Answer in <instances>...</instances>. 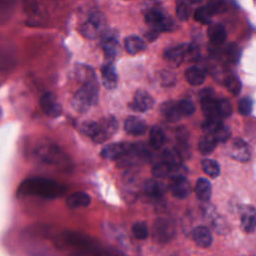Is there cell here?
Segmentation results:
<instances>
[{
    "label": "cell",
    "mask_w": 256,
    "mask_h": 256,
    "mask_svg": "<svg viewBox=\"0 0 256 256\" xmlns=\"http://www.w3.org/2000/svg\"><path fill=\"white\" fill-rule=\"evenodd\" d=\"M62 240L67 247L84 256H101L102 249L99 243L93 238L73 231H66L62 235Z\"/></svg>",
    "instance_id": "obj_1"
},
{
    "label": "cell",
    "mask_w": 256,
    "mask_h": 256,
    "mask_svg": "<svg viewBox=\"0 0 256 256\" xmlns=\"http://www.w3.org/2000/svg\"><path fill=\"white\" fill-rule=\"evenodd\" d=\"M19 191L23 194L38 195L45 198H54L64 193L65 188L60 184L43 178H32L24 181Z\"/></svg>",
    "instance_id": "obj_2"
},
{
    "label": "cell",
    "mask_w": 256,
    "mask_h": 256,
    "mask_svg": "<svg viewBox=\"0 0 256 256\" xmlns=\"http://www.w3.org/2000/svg\"><path fill=\"white\" fill-rule=\"evenodd\" d=\"M98 82L84 84L74 94L71 104L74 110L79 113L87 112L98 101L99 94Z\"/></svg>",
    "instance_id": "obj_3"
},
{
    "label": "cell",
    "mask_w": 256,
    "mask_h": 256,
    "mask_svg": "<svg viewBox=\"0 0 256 256\" xmlns=\"http://www.w3.org/2000/svg\"><path fill=\"white\" fill-rule=\"evenodd\" d=\"M146 23L152 28V30L160 31H170L173 29L174 21L169 16L164 15V13L158 8H151L145 14Z\"/></svg>",
    "instance_id": "obj_4"
},
{
    "label": "cell",
    "mask_w": 256,
    "mask_h": 256,
    "mask_svg": "<svg viewBox=\"0 0 256 256\" xmlns=\"http://www.w3.org/2000/svg\"><path fill=\"white\" fill-rule=\"evenodd\" d=\"M202 111L206 119H219L218 99L215 98V92L211 88H205L199 92Z\"/></svg>",
    "instance_id": "obj_5"
},
{
    "label": "cell",
    "mask_w": 256,
    "mask_h": 256,
    "mask_svg": "<svg viewBox=\"0 0 256 256\" xmlns=\"http://www.w3.org/2000/svg\"><path fill=\"white\" fill-rule=\"evenodd\" d=\"M152 236L158 243H167L175 236L174 224L166 218H158L152 228Z\"/></svg>",
    "instance_id": "obj_6"
},
{
    "label": "cell",
    "mask_w": 256,
    "mask_h": 256,
    "mask_svg": "<svg viewBox=\"0 0 256 256\" xmlns=\"http://www.w3.org/2000/svg\"><path fill=\"white\" fill-rule=\"evenodd\" d=\"M35 154L41 161L49 164L60 163L64 157V154L57 145L46 142L41 143L36 147Z\"/></svg>",
    "instance_id": "obj_7"
},
{
    "label": "cell",
    "mask_w": 256,
    "mask_h": 256,
    "mask_svg": "<svg viewBox=\"0 0 256 256\" xmlns=\"http://www.w3.org/2000/svg\"><path fill=\"white\" fill-rule=\"evenodd\" d=\"M118 129V121L112 116L108 115L98 121V130L94 138L92 139L96 143H103L113 136Z\"/></svg>",
    "instance_id": "obj_8"
},
{
    "label": "cell",
    "mask_w": 256,
    "mask_h": 256,
    "mask_svg": "<svg viewBox=\"0 0 256 256\" xmlns=\"http://www.w3.org/2000/svg\"><path fill=\"white\" fill-rule=\"evenodd\" d=\"M101 46L103 48L106 59L109 63H112L119 51V42L115 32L106 31L102 35Z\"/></svg>",
    "instance_id": "obj_9"
},
{
    "label": "cell",
    "mask_w": 256,
    "mask_h": 256,
    "mask_svg": "<svg viewBox=\"0 0 256 256\" xmlns=\"http://www.w3.org/2000/svg\"><path fill=\"white\" fill-rule=\"evenodd\" d=\"M154 106L153 97L145 90L139 89L135 92L133 101L130 103V108L136 112H145Z\"/></svg>",
    "instance_id": "obj_10"
},
{
    "label": "cell",
    "mask_w": 256,
    "mask_h": 256,
    "mask_svg": "<svg viewBox=\"0 0 256 256\" xmlns=\"http://www.w3.org/2000/svg\"><path fill=\"white\" fill-rule=\"evenodd\" d=\"M40 106L43 112L49 117H58L62 113V107L52 92H46L42 95Z\"/></svg>",
    "instance_id": "obj_11"
},
{
    "label": "cell",
    "mask_w": 256,
    "mask_h": 256,
    "mask_svg": "<svg viewBox=\"0 0 256 256\" xmlns=\"http://www.w3.org/2000/svg\"><path fill=\"white\" fill-rule=\"evenodd\" d=\"M241 227L246 233H252L256 228V210L250 205H243L240 208Z\"/></svg>",
    "instance_id": "obj_12"
},
{
    "label": "cell",
    "mask_w": 256,
    "mask_h": 256,
    "mask_svg": "<svg viewBox=\"0 0 256 256\" xmlns=\"http://www.w3.org/2000/svg\"><path fill=\"white\" fill-rule=\"evenodd\" d=\"M129 145L126 143H110L101 150V156L107 160L119 161L128 151Z\"/></svg>",
    "instance_id": "obj_13"
},
{
    "label": "cell",
    "mask_w": 256,
    "mask_h": 256,
    "mask_svg": "<svg viewBox=\"0 0 256 256\" xmlns=\"http://www.w3.org/2000/svg\"><path fill=\"white\" fill-rule=\"evenodd\" d=\"M170 191L174 197L184 199L190 194L191 186L185 176H177L171 178Z\"/></svg>",
    "instance_id": "obj_14"
},
{
    "label": "cell",
    "mask_w": 256,
    "mask_h": 256,
    "mask_svg": "<svg viewBox=\"0 0 256 256\" xmlns=\"http://www.w3.org/2000/svg\"><path fill=\"white\" fill-rule=\"evenodd\" d=\"M102 84L106 89L112 90L116 88L118 84V74L116 68L112 63L106 62L101 68Z\"/></svg>",
    "instance_id": "obj_15"
},
{
    "label": "cell",
    "mask_w": 256,
    "mask_h": 256,
    "mask_svg": "<svg viewBox=\"0 0 256 256\" xmlns=\"http://www.w3.org/2000/svg\"><path fill=\"white\" fill-rule=\"evenodd\" d=\"M230 154L234 159L241 162H246L250 159V150L247 143L239 138L232 141L230 145Z\"/></svg>",
    "instance_id": "obj_16"
},
{
    "label": "cell",
    "mask_w": 256,
    "mask_h": 256,
    "mask_svg": "<svg viewBox=\"0 0 256 256\" xmlns=\"http://www.w3.org/2000/svg\"><path fill=\"white\" fill-rule=\"evenodd\" d=\"M124 129L126 133L133 136H140L146 132L147 125L139 117L129 116L124 122Z\"/></svg>",
    "instance_id": "obj_17"
},
{
    "label": "cell",
    "mask_w": 256,
    "mask_h": 256,
    "mask_svg": "<svg viewBox=\"0 0 256 256\" xmlns=\"http://www.w3.org/2000/svg\"><path fill=\"white\" fill-rule=\"evenodd\" d=\"M192 237L196 244L202 248H207L212 244L213 236L206 226H197L192 231Z\"/></svg>",
    "instance_id": "obj_18"
},
{
    "label": "cell",
    "mask_w": 256,
    "mask_h": 256,
    "mask_svg": "<svg viewBox=\"0 0 256 256\" xmlns=\"http://www.w3.org/2000/svg\"><path fill=\"white\" fill-rule=\"evenodd\" d=\"M164 59L172 67L179 66L182 63V61L184 60L183 44L168 48L164 52Z\"/></svg>",
    "instance_id": "obj_19"
},
{
    "label": "cell",
    "mask_w": 256,
    "mask_h": 256,
    "mask_svg": "<svg viewBox=\"0 0 256 256\" xmlns=\"http://www.w3.org/2000/svg\"><path fill=\"white\" fill-rule=\"evenodd\" d=\"M160 112L162 116L169 122H176L182 116L178 107V103L174 101L164 102L160 107Z\"/></svg>",
    "instance_id": "obj_20"
},
{
    "label": "cell",
    "mask_w": 256,
    "mask_h": 256,
    "mask_svg": "<svg viewBox=\"0 0 256 256\" xmlns=\"http://www.w3.org/2000/svg\"><path fill=\"white\" fill-rule=\"evenodd\" d=\"M125 50L129 54H137L146 48V42L143 38L137 35H130L124 40Z\"/></svg>",
    "instance_id": "obj_21"
},
{
    "label": "cell",
    "mask_w": 256,
    "mask_h": 256,
    "mask_svg": "<svg viewBox=\"0 0 256 256\" xmlns=\"http://www.w3.org/2000/svg\"><path fill=\"white\" fill-rule=\"evenodd\" d=\"M91 203L90 196L85 192H75L68 196L66 204L71 209H78L81 207H87Z\"/></svg>",
    "instance_id": "obj_22"
},
{
    "label": "cell",
    "mask_w": 256,
    "mask_h": 256,
    "mask_svg": "<svg viewBox=\"0 0 256 256\" xmlns=\"http://www.w3.org/2000/svg\"><path fill=\"white\" fill-rule=\"evenodd\" d=\"M208 36L215 46H219L226 40V30L222 24H211L208 28Z\"/></svg>",
    "instance_id": "obj_23"
},
{
    "label": "cell",
    "mask_w": 256,
    "mask_h": 256,
    "mask_svg": "<svg viewBox=\"0 0 256 256\" xmlns=\"http://www.w3.org/2000/svg\"><path fill=\"white\" fill-rule=\"evenodd\" d=\"M76 70V76L77 79L84 84H88V83H93V82H98L95 72L94 70L86 65V64H79L76 66L75 68Z\"/></svg>",
    "instance_id": "obj_24"
},
{
    "label": "cell",
    "mask_w": 256,
    "mask_h": 256,
    "mask_svg": "<svg viewBox=\"0 0 256 256\" xmlns=\"http://www.w3.org/2000/svg\"><path fill=\"white\" fill-rule=\"evenodd\" d=\"M165 142H166V135H165V132L163 131V129L159 126H153L150 129V133H149L150 146L153 149L158 150L163 147Z\"/></svg>",
    "instance_id": "obj_25"
},
{
    "label": "cell",
    "mask_w": 256,
    "mask_h": 256,
    "mask_svg": "<svg viewBox=\"0 0 256 256\" xmlns=\"http://www.w3.org/2000/svg\"><path fill=\"white\" fill-rule=\"evenodd\" d=\"M144 191L145 193L152 197V198H160L163 196L164 192H165V187L163 185V183L154 180V179H148L144 182L143 185Z\"/></svg>",
    "instance_id": "obj_26"
},
{
    "label": "cell",
    "mask_w": 256,
    "mask_h": 256,
    "mask_svg": "<svg viewBox=\"0 0 256 256\" xmlns=\"http://www.w3.org/2000/svg\"><path fill=\"white\" fill-rule=\"evenodd\" d=\"M195 193L199 200L208 201L212 193L211 183L205 178H199L195 185Z\"/></svg>",
    "instance_id": "obj_27"
},
{
    "label": "cell",
    "mask_w": 256,
    "mask_h": 256,
    "mask_svg": "<svg viewBox=\"0 0 256 256\" xmlns=\"http://www.w3.org/2000/svg\"><path fill=\"white\" fill-rule=\"evenodd\" d=\"M87 20L92 23L102 33V35L107 31V20L105 15L100 10L93 9L90 11Z\"/></svg>",
    "instance_id": "obj_28"
},
{
    "label": "cell",
    "mask_w": 256,
    "mask_h": 256,
    "mask_svg": "<svg viewBox=\"0 0 256 256\" xmlns=\"http://www.w3.org/2000/svg\"><path fill=\"white\" fill-rule=\"evenodd\" d=\"M187 81L194 86L200 85L205 80V71L199 66H191L185 72Z\"/></svg>",
    "instance_id": "obj_29"
},
{
    "label": "cell",
    "mask_w": 256,
    "mask_h": 256,
    "mask_svg": "<svg viewBox=\"0 0 256 256\" xmlns=\"http://www.w3.org/2000/svg\"><path fill=\"white\" fill-rule=\"evenodd\" d=\"M217 140L212 134H205L200 138L198 143V149L203 155L210 154L217 146Z\"/></svg>",
    "instance_id": "obj_30"
},
{
    "label": "cell",
    "mask_w": 256,
    "mask_h": 256,
    "mask_svg": "<svg viewBox=\"0 0 256 256\" xmlns=\"http://www.w3.org/2000/svg\"><path fill=\"white\" fill-rule=\"evenodd\" d=\"M172 170H173V167L171 165H169L164 161H161L156 163L152 167L151 172H152V175L156 178H165V177H171Z\"/></svg>",
    "instance_id": "obj_31"
},
{
    "label": "cell",
    "mask_w": 256,
    "mask_h": 256,
    "mask_svg": "<svg viewBox=\"0 0 256 256\" xmlns=\"http://www.w3.org/2000/svg\"><path fill=\"white\" fill-rule=\"evenodd\" d=\"M202 168L204 172L212 178H215L220 174V166L218 162L213 159H204L202 161Z\"/></svg>",
    "instance_id": "obj_32"
},
{
    "label": "cell",
    "mask_w": 256,
    "mask_h": 256,
    "mask_svg": "<svg viewBox=\"0 0 256 256\" xmlns=\"http://www.w3.org/2000/svg\"><path fill=\"white\" fill-rule=\"evenodd\" d=\"M132 233L138 240H145L149 236V228L145 222H136L132 226Z\"/></svg>",
    "instance_id": "obj_33"
},
{
    "label": "cell",
    "mask_w": 256,
    "mask_h": 256,
    "mask_svg": "<svg viewBox=\"0 0 256 256\" xmlns=\"http://www.w3.org/2000/svg\"><path fill=\"white\" fill-rule=\"evenodd\" d=\"M81 33L89 39H94L97 38L99 35L102 36V33L92 24L90 23L88 20H86L82 26H81Z\"/></svg>",
    "instance_id": "obj_34"
},
{
    "label": "cell",
    "mask_w": 256,
    "mask_h": 256,
    "mask_svg": "<svg viewBox=\"0 0 256 256\" xmlns=\"http://www.w3.org/2000/svg\"><path fill=\"white\" fill-rule=\"evenodd\" d=\"M184 49V60L189 62L196 61L199 57V50L194 44H183Z\"/></svg>",
    "instance_id": "obj_35"
},
{
    "label": "cell",
    "mask_w": 256,
    "mask_h": 256,
    "mask_svg": "<svg viewBox=\"0 0 256 256\" xmlns=\"http://www.w3.org/2000/svg\"><path fill=\"white\" fill-rule=\"evenodd\" d=\"M12 52L10 48L2 46L0 44V70L4 69L6 66L11 65L12 63Z\"/></svg>",
    "instance_id": "obj_36"
},
{
    "label": "cell",
    "mask_w": 256,
    "mask_h": 256,
    "mask_svg": "<svg viewBox=\"0 0 256 256\" xmlns=\"http://www.w3.org/2000/svg\"><path fill=\"white\" fill-rule=\"evenodd\" d=\"M253 99L249 96H245L243 98L240 99L239 101V104H238V109H239V112L242 114V115H249L251 112H252V109H253Z\"/></svg>",
    "instance_id": "obj_37"
},
{
    "label": "cell",
    "mask_w": 256,
    "mask_h": 256,
    "mask_svg": "<svg viewBox=\"0 0 256 256\" xmlns=\"http://www.w3.org/2000/svg\"><path fill=\"white\" fill-rule=\"evenodd\" d=\"M223 123L220 119H206L202 123V129L206 134H214Z\"/></svg>",
    "instance_id": "obj_38"
},
{
    "label": "cell",
    "mask_w": 256,
    "mask_h": 256,
    "mask_svg": "<svg viewBox=\"0 0 256 256\" xmlns=\"http://www.w3.org/2000/svg\"><path fill=\"white\" fill-rule=\"evenodd\" d=\"M225 85L227 86L228 90L234 95H238L241 90L240 80L235 75H229L225 80Z\"/></svg>",
    "instance_id": "obj_39"
},
{
    "label": "cell",
    "mask_w": 256,
    "mask_h": 256,
    "mask_svg": "<svg viewBox=\"0 0 256 256\" xmlns=\"http://www.w3.org/2000/svg\"><path fill=\"white\" fill-rule=\"evenodd\" d=\"M194 17H195V20L198 21V22H200V23H203V24H210L212 14H211V12L208 10V8L205 6V7L199 8V9L195 12Z\"/></svg>",
    "instance_id": "obj_40"
},
{
    "label": "cell",
    "mask_w": 256,
    "mask_h": 256,
    "mask_svg": "<svg viewBox=\"0 0 256 256\" xmlns=\"http://www.w3.org/2000/svg\"><path fill=\"white\" fill-rule=\"evenodd\" d=\"M176 14L182 21L187 20L191 15V7L187 2H180L176 6Z\"/></svg>",
    "instance_id": "obj_41"
},
{
    "label": "cell",
    "mask_w": 256,
    "mask_h": 256,
    "mask_svg": "<svg viewBox=\"0 0 256 256\" xmlns=\"http://www.w3.org/2000/svg\"><path fill=\"white\" fill-rule=\"evenodd\" d=\"M218 110L220 117H228L232 113V106L229 100L225 98L218 99Z\"/></svg>",
    "instance_id": "obj_42"
},
{
    "label": "cell",
    "mask_w": 256,
    "mask_h": 256,
    "mask_svg": "<svg viewBox=\"0 0 256 256\" xmlns=\"http://www.w3.org/2000/svg\"><path fill=\"white\" fill-rule=\"evenodd\" d=\"M177 103H178V107H179L181 114L184 116H189V115L193 114V112L195 111V106H194L193 102L188 99L180 100Z\"/></svg>",
    "instance_id": "obj_43"
},
{
    "label": "cell",
    "mask_w": 256,
    "mask_h": 256,
    "mask_svg": "<svg viewBox=\"0 0 256 256\" xmlns=\"http://www.w3.org/2000/svg\"><path fill=\"white\" fill-rule=\"evenodd\" d=\"M81 129H82V132L84 134H86L87 136H89L91 139L94 138V136L96 135L97 133V130H98V122H95V121H86L82 124L81 126Z\"/></svg>",
    "instance_id": "obj_44"
},
{
    "label": "cell",
    "mask_w": 256,
    "mask_h": 256,
    "mask_svg": "<svg viewBox=\"0 0 256 256\" xmlns=\"http://www.w3.org/2000/svg\"><path fill=\"white\" fill-rule=\"evenodd\" d=\"M213 136L216 138L217 142H226L230 138L231 132H230V130H229V128L227 126L222 124L217 129V131L213 134Z\"/></svg>",
    "instance_id": "obj_45"
},
{
    "label": "cell",
    "mask_w": 256,
    "mask_h": 256,
    "mask_svg": "<svg viewBox=\"0 0 256 256\" xmlns=\"http://www.w3.org/2000/svg\"><path fill=\"white\" fill-rule=\"evenodd\" d=\"M212 225L215 231H217L218 233H226L227 230L229 229L226 221L220 217H214L212 220Z\"/></svg>",
    "instance_id": "obj_46"
},
{
    "label": "cell",
    "mask_w": 256,
    "mask_h": 256,
    "mask_svg": "<svg viewBox=\"0 0 256 256\" xmlns=\"http://www.w3.org/2000/svg\"><path fill=\"white\" fill-rule=\"evenodd\" d=\"M174 81H175V77L169 71H163L161 73V82L164 86H170L174 83Z\"/></svg>",
    "instance_id": "obj_47"
},
{
    "label": "cell",
    "mask_w": 256,
    "mask_h": 256,
    "mask_svg": "<svg viewBox=\"0 0 256 256\" xmlns=\"http://www.w3.org/2000/svg\"><path fill=\"white\" fill-rule=\"evenodd\" d=\"M11 5L12 3L10 2H0V13L5 15L6 17H9L10 11H11ZM0 21L1 22L5 21V19L1 15H0Z\"/></svg>",
    "instance_id": "obj_48"
},
{
    "label": "cell",
    "mask_w": 256,
    "mask_h": 256,
    "mask_svg": "<svg viewBox=\"0 0 256 256\" xmlns=\"http://www.w3.org/2000/svg\"><path fill=\"white\" fill-rule=\"evenodd\" d=\"M238 56H239V50L238 47L235 46L234 44H231L228 47V57L231 61H237L238 60Z\"/></svg>",
    "instance_id": "obj_49"
}]
</instances>
